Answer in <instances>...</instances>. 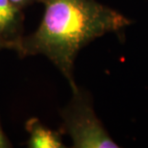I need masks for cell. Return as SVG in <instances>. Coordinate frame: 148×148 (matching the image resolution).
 <instances>
[{
    "label": "cell",
    "mask_w": 148,
    "mask_h": 148,
    "mask_svg": "<svg viewBox=\"0 0 148 148\" xmlns=\"http://www.w3.org/2000/svg\"><path fill=\"white\" fill-rule=\"evenodd\" d=\"M12 2H13L14 6H16L18 9L23 10L25 7L34 4V3L41 2V0H12Z\"/></svg>",
    "instance_id": "obj_6"
},
{
    "label": "cell",
    "mask_w": 148,
    "mask_h": 148,
    "mask_svg": "<svg viewBox=\"0 0 148 148\" xmlns=\"http://www.w3.org/2000/svg\"><path fill=\"white\" fill-rule=\"evenodd\" d=\"M12 146H13L12 143L3 131L1 123H0V148H10Z\"/></svg>",
    "instance_id": "obj_5"
},
{
    "label": "cell",
    "mask_w": 148,
    "mask_h": 148,
    "mask_svg": "<svg viewBox=\"0 0 148 148\" xmlns=\"http://www.w3.org/2000/svg\"><path fill=\"white\" fill-rule=\"evenodd\" d=\"M24 16L12 0H0V40L4 48L18 53L23 40Z\"/></svg>",
    "instance_id": "obj_3"
},
{
    "label": "cell",
    "mask_w": 148,
    "mask_h": 148,
    "mask_svg": "<svg viewBox=\"0 0 148 148\" xmlns=\"http://www.w3.org/2000/svg\"><path fill=\"white\" fill-rule=\"evenodd\" d=\"M44 13L34 33L23 37L20 58L43 55L69 81L78 87L74 64L81 49L109 33L122 34L132 20L96 0H41Z\"/></svg>",
    "instance_id": "obj_1"
},
{
    "label": "cell",
    "mask_w": 148,
    "mask_h": 148,
    "mask_svg": "<svg viewBox=\"0 0 148 148\" xmlns=\"http://www.w3.org/2000/svg\"><path fill=\"white\" fill-rule=\"evenodd\" d=\"M63 134L69 135L75 148H115L111 138L94 112L92 99L87 90L77 87L69 104L61 111Z\"/></svg>",
    "instance_id": "obj_2"
},
{
    "label": "cell",
    "mask_w": 148,
    "mask_h": 148,
    "mask_svg": "<svg viewBox=\"0 0 148 148\" xmlns=\"http://www.w3.org/2000/svg\"><path fill=\"white\" fill-rule=\"evenodd\" d=\"M1 49H4V45H3L1 40H0V50H1Z\"/></svg>",
    "instance_id": "obj_7"
},
{
    "label": "cell",
    "mask_w": 148,
    "mask_h": 148,
    "mask_svg": "<svg viewBox=\"0 0 148 148\" xmlns=\"http://www.w3.org/2000/svg\"><path fill=\"white\" fill-rule=\"evenodd\" d=\"M29 134L27 146L30 148H64L63 132L54 131L40 122L36 117L27 120L25 125Z\"/></svg>",
    "instance_id": "obj_4"
}]
</instances>
